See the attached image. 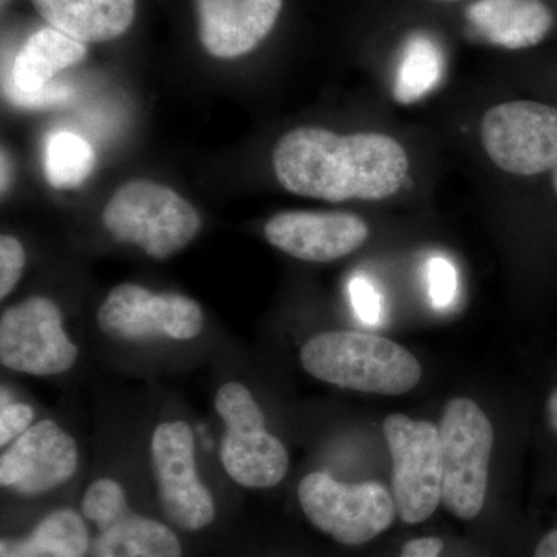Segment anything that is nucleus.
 Wrapping results in <instances>:
<instances>
[{
	"label": "nucleus",
	"mask_w": 557,
	"mask_h": 557,
	"mask_svg": "<svg viewBox=\"0 0 557 557\" xmlns=\"http://www.w3.org/2000/svg\"><path fill=\"white\" fill-rule=\"evenodd\" d=\"M273 168L278 185L296 196L330 203L376 201L398 193L409 159L388 135H338L302 126L278 139Z\"/></svg>",
	"instance_id": "obj_1"
},
{
	"label": "nucleus",
	"mask_w": 557,
	"mask_h": 557,
	"mask_svg": "<svg viewBox=\"0 0 557 557\" xmlns=\"http://www.w3.org/2000/svg\"><path fill=\"white\" fill-rule=\"evenodd\" d=\"M300 364L317 380L366 394H408L421 380L420 362L408 348L350 330L319 333L307 341Z\"/></svg>",
	"instance_id": "obj_2"
},
{
	"label": "nucleus",
	"mask_w": 557,
	"mask_h": 557,
	"mask_svg": "<svg viewBox=\"0 0 557 557\" xmlns=\"http://www.w3.org/2000/svg\"><path fill=\"white\" fill-rule=\"evenodd\" d=\"M102 223L113 239L164 260L196 239L201 215L174 189L150 180H132L110 197Z\"/></svg>",
	"instance_id": "obj_3"
},
{
	"label": "nucleus",
	"mask_w": 557,
	"mask_h": 557,
	"mask_svg": "<svg viewBox=\"0 0 557 557\" xmlns=\"http://www.w3.org/2000/svg\"><path fill=\"white\" fill-rule=\"evenodd\" d=\"M442 448V502L461 520L478 518L486 500L494 429L471 398L450 399L438 428Z\"/></svg>",
	"instance_id": "obj_4"
},
{
	"label": "nucleus",
	"mask_w": 557,
	"mask_h": 557,
	"mask_svg": "<svg viewBox=\"0 0 557 557\" xmlns=\"http://www.w3.org/2000/svg\"><path fill=\"white\" fill-rule=\"evenodd\" d=\"M214 408L226 426L220 446L226 474L249 490L278 485L288 472V450L267 431V418L249 388L236 381L223 384Z\"/></svg>",
	"instance_id": "obj_5"
},
{
	"label": "nucleus",
	"mask_w": 557,
	"mask_h": 557,
	"mask_svg": "<svg viewBox=\"0 0 557 557\" xmlns=\"http://www.w3.org/2000/svg\"><path fill=\"white\" fill-rule=\"evenodd\" d=\"M300 508L322 533L343 545H362L394 523L397 508L379 482L347 485L327 472H310L298 487Z\"/></svg>",
	"instance_id": "obj_6"
},
{
	"label": "nucleus",
	"mask_w": 557,
	"mask_h": 557,
	"mask_svg": "<svg viewBox=\"0 0 557 557\" xmlns=\"http://www.w3.org/2000/svg\"><path fill=\"white\" fill-rule=\"evenodd\" d=\"M392 457V497L399 519L421 523L442 502V448L438 428L392 413L383 423Z\"/></svg>",
	"instance_id": "obj_7"
},
{
	"label": "nucleus",
	"mask_w": 557,
	"mask_h": 557,
	"mask_svg": "<svg viewBox=\"0 0 557 557\" xmlns=\"http://www.w3.org/2000/svg\"><path fill=\"white\" fill-rule=\"evenodd\" d=\"M98 327L110 339L139 341L197 338L205 313L197 300L180 293H152L137 284L110 289L97 313Z\"/></svg>",
	"instance_id": "obj_8"
},
{
	"label": "nucleus",
	"mask_w": 557,
	"mask_h": 557,
	"mask_svg": "<svg viewBox=\"0 0 557 557\" xmlns=\"http://www.w3.org/2000/svg\"><path fill=\"white\" fill-rule=\"evenodd\" d=\"M480 138L491 161L516 175H537L557 166V109L534 101H509L483 115Z\"/></svg>",
	"instance_id": "obj_9"
},
{
	"label": "nucleus",
	"mask_w": 557,
	"mask_h": 557,
	"mask_svg": "<svg viewBox=\"0 0 557 557\" xmlns=\"http://www.w3.org/2000/svg\"><path fill=\"white\" fill-rule=\"evenodd\" d=\"M150 460L164 516L185 531H199L215 519V504L196 465V438L186 421H164L150 440Z\"/></svg>",
	"instance_id": "obj_10"
},
{
	"label": "nucleus",
	"mask_w": 557,
	"mask_h": 557,
	"mask_svg": "<svg viewBox=\"0 0 557 557\" xmlns=\"http://www.w3.org/2000/svg\"><path fill=\"white\" fill-rule=\"evenodd\" d=\"M79 350L69 339L60 307L32 296L3 310L0 318V362L33 376L60 375L75 366Z\"/></svg>",
	"instance_id": "obj_11"
},
{
	"label": "nucleus",
	"mask_w": 557,
	"mask_h": 557,
	"mask_svg": "<svg viewBox=\"0 0 557 557\" xmlns=\"http://www.w3.org/2000/svg\"><path fill=\"white\" fill-rule=\"evenodd\" d=\"M75 438L53 420H40L14 440L0 458V485L21 496L50 493L75 475Z\"/></svg>",
	"instance_id": "obj_12"
},
{
	"label": "nucleus",
	"mask_w": 557,
	"mask_h": 557,
	"mask_svg": "<svg viewBox=\"0 0 557 557\" xmlns=\"http://www.w3.org/2000/svg\"><path fill=\"white\" fill-rule=\"evenodd\" d=\"M267 240L304 262H333L357 251L369 237V226L348 212L284 211L265 225Z\"/></svg>",
	"instance_id": "obj_13"
},
{
	"label": "nucleus",
	"mask_w": 557,
	"mask_h": 557,
	"mask_svg": "<svg viewBox=\"0 0 557 557\" xmlns=\"http://www.w3.org/2000/svg\"><path fill=\"white\" fill-rule=\"evenodd\" d=\"M284 0H194L201 47L219 60L258 49L273 30Z\"/></svg>",
	"instance_id": "obj_14"
},
{
	"label": "nucleus",
	"mask_w": 557,
	"mask_h": 557,
	"mask_svg": "<svg viewBox=\"0 0 557 557\" xmlns=\"http://www.w3.org/2000/svg\"><path fill=\"white\" fill-rule=\"evenodd\" d=\"M467 17L480 38L508 50L537 46L553 27L552 11L542 0H478Z\"/></svg>",
	"instance_id": "obj_15"
},
{
	"label": "nucleus",
	"mask_w": 557,
	"mask_h": 557,
	"mask_svg": "<svg viewBox=\"0 0 557 557\" xmlns=\"http://www.w3.org/2000/svg\"><path fill=\"white\" fill-rule=\"evenodd\" d=\"M44 21L84 44L119 39L134 22L137 0H32Z\"/></svg>",
	"instance_id": "obj_16"
},
{
	"label": "nucleus",
	"mask_w": 557,
	"mask_h": 557,
	"mask_svg": "<svg viewBox=\"0 0 557 557\" xmlns=\"http://www.w3.org/2000/svg\"><path fill=\"white\" fill-rule=\"evenodd\" d=\"M86 57V44L57 28H42L22 46L14 61L11 83L5 86L22 94H35L49 86L57 73L78 64Z\"/></svg>",
	"instance_id": "obj_17"
},
{
	"label": "nucleus",
	"mask_w": 557,
	"mask_h": 557,
	"mask_svg": "<svg viewBox=\"0 0 557 557\" xmlns=\"http://www.w3.org/2000/svg\"><path fill=\"white\" fill-rule=\"evenodd\" d=\"M90 557H183L182 544L170 527L131 511L98 531Z\"/></svg>",
	"instance_id": "obj_18"
},
{
	"label": "nucleus",
	"mask_w": 557,
	"mask_h": 557,
	"mask_svg": "<svg viewBox=\"0 0 557 557\" xmlns=\"http://www.w3.org/2000/svg\"><path fill=\"white\" fill-rule=\"evenodd\" d=\"M90 547L84 519L73 509L62 508L40 520L27 537H3L0 557H86Z\"/></svg>",
	"instance_id": "obj_19"
},
{
	"label": "nucleus",
	"mask_w": 557,
	"mask_h": 557,
	"mask_svg": "<svg viewBox=\"0 0 557 557\" xmlns=\"http://www.w3.org/2000/svg\"><path fill=\"white\" fill-rule=\"evenodd\" d=\"M445 73V57L437 40L416 33L406 40L395 76L394 98L399 104L423 100L438 86Z\"/></svg>",
	"instance_id": "obj_20"
},
{
	"label": "nucleus",
	"mask_w": 557,
	"mask_h": 557,
	"mask_svg": "<svg viewBox=\"0 0 557 557\" xmlns=\"http://www.w3.org/2000/svg\"><path fill=\"white\" fill-rule=\"evenodd\" d=\"M95 163L97 156L90 143L72 132H53L44 143V175L51 188H78L90 177Z\"/></svg>",
	"instance_id": "obj_21"
},
{
	"label": "nucleus",
	"mask_w": 557,
	"mask_h": 557,
	"mask_svg": "<svg viewBox=\"0 0 557 557\" xmlns=\"http://www.w3.org/2000/svg\"><path fill=\"white\" fill-rule=\"evenodd\" d=\"M84 518L90 520L98 531L104 530L131 511L126 491L113 479H98L90 483L81 502Z\"/></svg>",
	"instance_id": "obj_22"
},
{
	"label": "nucleus",
	"mask_w": 557,
	"mask_h": 557,
	"mask_svg": "<svg viewBox=\"0 0 557 557\" xmlns=\"http://www.w3.org/2000/svg\"><path fill=\"white\" fill-rule=\"evenodd\" d=\"M428 289L432 306L438 310L453 307L457 299V270L448 259L437 256L428 263Z\"/></svg>",
	"instance_id": "obj_23"
},
{
	"label": "nucleus",
	"mask_w": 557,
	"mask_h": 557,
	"mask_svg": "<svg viewBox=\"0 0 557 557\" xmlns=\"http://www.w3.org/2000/svg\"><path fill=\"white\" fill-rule=\"evenodd\" d=\"M25 249L16 237L3 234L0 237V299H5L20 284L24 273Z\"/></svg>",
	"instance_id": "obj_24"
},
{
	"label": "nucleus",
	"mask_w": 557,
	"mask_h": 557,
	"mask_svg": "<svg viewBox=\"0 0 557 557\" xmlns=\"http://www.w3.org/2000/svg\"><path fill=\"white\" fill-rule=\"evenodd\" d=\"M355 313L364 324L379 325L383 321V299L369 277L355 276L348 285Z\"/></svg>",
	"instance_id": "obj_25"
},
{
	"label": "nucleus",
	"mask_w": 557,
	"mask_h": 557,
	"mask_svg": "<svg viewBox=\"0 0 557 557\" xmlns=\"http://www.w3.org/2000/svg\"><path fill=\"white\" fill-rule=\"evenodd\" d=\"M35 410L25 403H9L0 410V446L10 445L33 426Z\"/></svg>",
	"instance_id": "obj_26"
},
{
	"label": "nucleus",
	"mask_w": 557,
	"mask_h": 557,
	"mask_svg": "<svg viewBox=\"0 0 557 557\" xmlns=\"http://www.w3.org/2000/svg\"><path fill=\"white\" fill-rule=\"evenodd\" d=\"M5 95L9 97L11 102H14L16 106H21V108L46 109L67 101L70 90L67 87L49 84V86L35 91V94H22V91L13 89V87L5 86Z\"/></svg>",
	"instance_id": "obj_27"
},
{
	"label": "nucleus",
	"mask_w": 557,
	"mask_h": 557,
	"mask_svg": "<svg viewBox=\"0 0 557 557\" xmlns=\"http://www.w3.org/2000/svg\"><path fill=\"white\" fill-rule=\"evenodd\" d=\"M443 549L440 537H418L409 541L401 549L399 557H438Z\"/></svg>",
	"instance_id": "obj_28"
},
{
	"label": "nucleus",
	"mask_w": 557,
	"mask_h": 557,
	"mask_svg": "<svg viewBox=\"0 0 557 557\" xmlns=\"http://www.w3.org/2000/svg\"><path fill=\"white\" fill-rule=\"evenodd\" d=\"M533 557H557V530L549 531L547 536L539 542Z\"/></svg>",
	"instance_id": "obj_29"
},
{
	"label": "nucleus",
	"mask_w": 557,
	"mask_h": 557,
	"mask_svg": "<svg viewBox=\"0 0 557 557\" xmlns=\"http://www.w3.org/2000/svg\"><path fill=\"white\" fill-rule=\"evenodd\" d=\"M11 177H13V170H11V160L7 156L5 150H2V194H5L11 186Z\"/></svg>",
	"instance_id": "obj_30"
},
{
	"label": "nucleus",
	"mask_w": 557,
	"mask_h": 557,
	"mask_svg": "<svg viewBox=\"0 0 557 557\" xmlns=\"http://www.w3.org/2000/svg\"><path fill=\"white\" fill-rule=\"evenodd\" d=\"M548 418L549 424H552L553 429L557 432V388L553 392L552 397L548 399Z\"/></svg>",
	"instance_id": "obj_31"
},
{
	"label": "nucleus",
	"mask_w": 557,
	"mask_h": 557,
	"mask_svg": "<svg viewBox=\"0 0 557 557\" xmlns=\"http://www.w3.org/2000/svg\"><path fill=\"white\" fill-rule=\"evenodd\" d=\"M553 183H555V189L557 193V166L555 168V171H553Z\"/></svg>",
	"instance_id": "obj_32"
},
{
	"label": "nucleus",
	"mask_w": 557,
	"mask_h": 557,
	"mask_svg": "<svg viewBox=\"0 0 557 557\" xmlns=\"http://www.w3.org/2000/svg\"><path fill=\"white\" fill-rule=\"evenodd\" d=\"M431 2L449 3V2H460V0H431Z\"/></svg>",
	"instance_id": "obj_33"
}]
</instances>
